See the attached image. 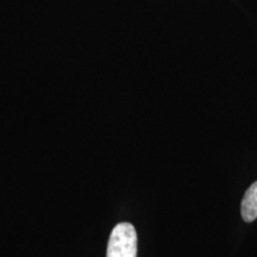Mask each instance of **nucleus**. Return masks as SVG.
I'll return each mask as SVG.
<instances>
[{"label": "nucleus", "mask_w": 257, "mask_h": 257, "mask_svg": "<svg viewBox=\"0 0 257 257\" xmlns=\"http://www.w3.org/2000/svg\"><path fill=\"white\" fill-rule=\"evenodd\" d=\"M242 217L244 221L251 223L257 219V181L248 188L242 201Z\"/></svg>", "instance_id": "obj_2"}, {"label": "nucleus", "mask_w": 257, "mask_h": 257, "mask_svg": "<svg viewBox=\"0 0 257 257\" xmlns=\"http://www.w3.org/2000/svg\"><path fill=\"white\" fill-rule=\"evenodd\" d=\"M137 233L128 223H120L112 230L106 257H136Z\"/></svg>", "instance_id": "obj_1"}]
</instances>
